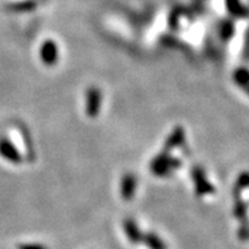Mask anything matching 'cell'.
I'll return each instance as SVG.
<instances>
[{
    "label": "cell",
    "mask_w": 249,
    "mask_h": 249,
    "mask_svg": "<svg viewBox=\"0 0 249 249\" xmlns=\"http://www.w3.org/2000/svg\"><path fill=\"white\" fill-rule=\"evenodd\" d=\"M178 167H180L179 159L172 158L169 153H165V151H161L160 154L157 155L150 164L151 172L158 177H164L172 173Z\"/></svg>",
    "instance_id": "obj_1"
},
{
    "label": "cell",
    "mask_w": 249,
    "mask_h": 249,
    "mask_svg": "<svg viewBox=\"0 0 249 249\" xmlns=\"http://www.w3.org/2000/svg\"><path fill=\"white\" fill-rule=\"evenodd\" d=\"M102 107V93L98 88L90 87L86 94V113L88 117L94 118L98 116Z\"/></svg>",
    "instance_id": "obj_2"
},
{
    "label": "cell",
    "mask_w": 249,
    "mask_h": 249,
    "mask_svg": "<svg viewBox=\"0 0 249 249\" xmlns=\"http://www.w3.org/2000/svg\"><path fill=\"white\" fill-rule=\"evenodd\" d=\"M192 178H194L195 187H196V194L198 196L213 194V186L206 179V174L201 167H195L192 169Z\"/></svg>",
    "instance_id": "obj_3"
},
{
    "label": "cell",
    "mask_w": 249,
    "mask_h": 249,
    "mask_svg": "<svg viewBox=\"0 0 249 249\" xmlns=\"http://www.w3.org/2000/svg\"><path fill=\"white\" fill-rule=\"evenodd\" d=\"M39 55H41V60L43 64L47 66H53L56 61L59 60V47L53 39H47L45 41L39 50Z\"/></svg>",
    "instance_id": "obj_4"
},
{
    "label": "cell",
    "mask_w": 249,
    "mask_h": 249,
    "mask_svg": "<svg viewBox=\"0 0 249 249\" xmlns=\"http://www.w3.org/2000/svg\"><path fill=\"white\" fill-rule=\"evenodd\" d=\"M0 155L10 163L18 164L22 161V155L18 151V149L14 146L13 142H10L5 138L0 139Z\"/></svg>",
    "instance_id": "obj_5"
},
{
    "label": "cell",
    "mask_w": 249,
    "mask_h": 249,
    "mask_svg": "<svg viewBox=\"0 0 249 249\" xmlns=\"http://www.w3.org/2000/svg\"><path fill=\"white\" fill-rule=\"evenodd\" d=\"M138 180L134 173H126L121 180V196L124 201L132 200L136 191Z\"/></svg>",
    "instance_id": "obj_6"
},
{
    "label": "cell",
    "mask_w": 249,
    "mask_h": 249,
    "mask_svg": "<svg viewBox=\"0 0 249 249\" xmlns=\"http://www.w3.org/2000/svg\"><path fill=\"white\" fill-rule=\"evenodd\" d=\"M184 139H186V134H184L183 127L178 126V127L174 128L173 131H172V134L169 135L167 138V140H165L163 151L169 153V151H172L173 149L178 148V146H180V145L183 144Z\"/></svg>",
    "instance_id": "obj_7"
},
{
    "label": "cell",
    "mask_w": 249,
    "mask_h": 249,
    "mask_svg": "<svg viewBox=\"0 0 249 249\" xmlns=\"http://www.w3.org/2000/svg\"><path fill=\"white\" fill-rule=\"evenodd\" d=\"M124 234L127 236V239L132 243V244H138V243L142 242V233L139 229L138 224L135 223V220L132 219H126L124 221Z\"/></svg>",
    "instance_id": "obj_8"
},
{
    "label": "cell",
    "mask_w": 249,
    "mask_h": 249,
    "mask_svg": "<svg viewBox=\"0 0 249 249\" xmlns=\"http://www.w3.org/2000/svg\"><path fill=\"white\" fill-rule=\"evenodd\" d=\"M37 8V3L35 0H22V1H16V3L9 4L7 7L8 10L13 13H24V12H31Z\"/></svg>",
    "instance_id": "obj_9"
},
{
    "label": "cell",
    "mask_w": 249,
    "mask_h": 249,
    "mask_svg": "<svg viewBox=\"0 0 249 249\" xmlns=\"http://www.w3.org/2000/svg\"><path fill=\"white\" fill-rule=\"evenodd\" d=\"M226 8L229 10V13L238 18H243V17L248 16V10L247 8L240 3V0H225Z\"/></svg>",
    "instance_id": "obj_10"
},
{
    "label": "cell",
    "mask_w": 249,
    "mask_h": 249,
    "mask_svg": "<svg viewBox=\"0 0 249 249\" xmlns=\"http://www.w3.org/2000/svg\"><path fill=\"white\" fill-rule=\"evenodd\" d=\"M142 242H145V244L148 246L149 249H167L165 243L155 233L145 234L144 238H142Z\"/></svg>",
    "instance_id": "obj_11"
},
{
    "label": "cell",
    "mask_w": 249,
    "mask_h": 249,
    "mask_svg": "<svg viewBox=\"0 0 249 249\" xmlns=\"http://www.w3.org/2000/svg\"><path fill=\"white\" fill-rule=\"evenodd\" d=\"M249 187V172H243L242 174H239V177L236 179L235 186H234L233 194L234 196L238 197L239 194L243 190H246Z\"/></svg>",
    "instance_id": "obj_12"
},
{
    "label": "cell",
    "mask_w": 249,
    "mask_h": 249,
    "mask_svg": "<svg viewBox=\"0 0 249 249\" xmlns=\"http://www.w3.org/2000/svg\"><path fill=\"white\" fill-rule=\"evenodd\" d=\"M219 33L221 38L223 39H229L233 37L234 35V24L231 20H223L221 23H220L219 27Z\"/></svg>",
    "instance_id": "obj_13"
},
{
    "label": "cell",
    "mask_w": 249,
    "mask_h": 249,
    "mask_svg": "<svg viewBox=\"0 0 249 249\" xmlns=\"http://www.w3.org/2000/svg\"><path fill=\"white\" fill-rule=\"evenodd\" d=\"M234 80L243 88L249 87V71L247 69H238L234 74Z\"/></svg>",
    "instance_id": "obj_14"
},
{
    "label": "cell",
    "mask_w": 249,
    "mask_h": 249,
    "mask_svg": "<svg viewBox=\"0 0 249 249\" xmlns=\"http://www.w3.org/2000/svg\"><path fill=\"white\" fill-rule=\"evenodd\" d=\"M234 215H235L238 219L243 220L247 215V205L243 202L242 200L236 198L235 201V206H234Z\"/></svg>",
    "instance_id": "obj_15"
},
{
    "label": "cell",
    "mask_w": 249,
    "mask_h": 249,
    "mask_svg": "<svg viewBox=\"0 0 249 249\" xmlns=\"http://www.w3.org/2000/svg\"><path fill=\"white\" fill-rule=\"evenodd\" d=\"M18 249H47L46 247L42 246V244H37V243H23V244H19Z\"/></svg>",
    "instance_id": "obj_16"
},
{
    "label": "cell",
    "mask_w": 249,
    "mask_h": 249,
    "mask_svg": "<svg viewBox=\"0 0 249 249\" xmlns=\"http://www.w3.org/2000/svg\"><path fill=\"white\" fill-rule=\"evenodd\" d=\"M244 57L247 60L249 59V31L247 33V38H246V46H244Z\"/></svg>",
    "instance_id": "obj_17"
}]
</instances>
